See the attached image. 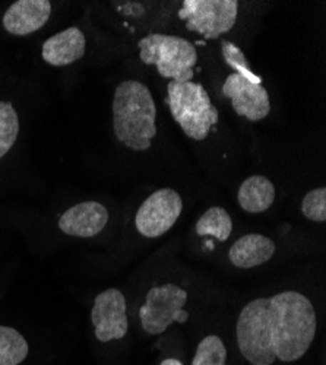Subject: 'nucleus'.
I'll use <instances>...</instances> for the list:
<instances>
[{"label": "nucleus", "instance_id": "obj_1", "mask_svg": "<svg viewBox=\"0 0 326 365\" xmlns=\"http://www.w3.org/2000/svg\"><path fill=\"white\" fill-rule=\"evenodd\" d=\"M317 319L310 299L297 291L256 298L235 324L237 345L252 365L299 361L313 344Z\"/></svg>", "mask_w": 326, "mask_h": 365}, {"label": "nucleus", "instance_id": "obj_2", "mask_svg": "<svg viewBox=\"0 0 326 365\" xmlns=\"http://www.w3.org/2000/svg\"><path fill=\"white\" fill-rule=\"evenodd\" d=\"M157 108L151 91L129 79L117 85L113 97V129L118 142L142 152L157 135Z\"/></svg>", "mask_w": 326, "mask_h": 365}, {"label": "nucleus", "instance_id": "obj_3", "mask_svg": "<svg viewBox=\"0 0 326 365\" xmlns=\"http://www.w3.org/2000/svg\"><path fill=\"white\" fill-rule=\"evenodd\" d=\"M167 91L165 103L183 133L193 140H203L218 123V110L213 106L205 88L195 82L171 81Z\"/></svg>", "mask_w": 326, "mask_h": 365}, {"label": "nucleus", "instance_id": "obj_4", "mask_svg": "<svg viewBox=\"0 0 326 365\" xmlns=\"http://www.w3.org/2000/svg\"><path fill=\"white\" fill-rule=\"evenodd\" d=\"M139 57L145 65H156L163 78L192 82L198 51L188 40L175 36L150 34L139 41Z\"/></svg>", "mask_w": 326, "mask_h": 365}, {"label": "nucleus", "instance_id": "obj_5", "mask_svg": "<svg viewBox=\"0 0 326 365\" xmlns=\"http://www.w3.org/2000/svg\"><path fill=\"white\" fill-rule=\"evenodd\" d=\"M239 2L235 0H185L179 18L186 28L206 40L227 34L235 25Z\"/></svg>", "mask_w": 326, "mask_h": 365}, {"label": "nucleus", "instance_id": "obj_6", "mask_svg": "<svg viewBox=\"0 0 326 365\" xmlns=\"http://www.w3.org/2000/svg\"><path fill=\"white\" fill-rule=\"evenodd\" d=\"M188 292L175 284L154 287L146 294V301L139 310L142 329L148 334H160L173 323H185L189 313L183 310Z\"/></svg>", "mask_w": 326, "mask_h": 365}, {"label": "nucleus", "instance_id": "obj_7", "mask_svg": "<svg viewBox=\"0 0 326 365\" xmlns=\"http://www.w3.org/2000/svg\"><path fill=\"white\" fill-rule=\"evenodd\" d=\"M183 209L180 195L173 189H161L148 197L136 212V230L146 238L164 235L179 220Z\"/></svg>", "mask_w": 326, "mask_h": 365}, {"label": "nucleus", "instance_id": "obj_8", "mask_svg": "<svg viewBox=\"0 0 326 365\" xmlns=\"http://www.w3.org/2000/svg\"><path fill=\"white\" fill-rule=\"evenodd\" d=\"M91 320L100 342L123 339L129 329L125 295L116 288L98 294L91 310Z\"/></svg>", "mask_w": 326, "mask_h": 365}, {"label": "nucleus", "instance_id": "obj_9", "mask_svg": "<svg viewBox=\"0 0 326 365\" xmlns=\"http://www.w3.org/2000/svg\"><path fill=\"white\" fill-rule=\"evenodd\" d=\"M223 94L231 100L234 111L249 121H259L271 111L268 91L262 83H253L239 73L227 76Z\"/></svg>", "mask_w": 326, "mask_h": 365}, {"label": "nucleus", "instance_id": "obj_10", "mask_svg": "<svg viewBox=\"0 0 326 365\" xmlns=\"http://www.w3.org/2000/svg\"><path fill=\"white\" fill-rule=\"evenodd\" d=\"M108 222V212L98 202H83L69 207L58 220V228L68 235L91 238Z\"/></svg>", "mask_w": 326, "mask_h": 365}, {"label": "nucleus", "instance_id": "obj_11", "mask_svg": "<svg viewBox=\"0 0 326 365\" xmlns=\"http://www.w3.org/2000/svg\"><path fill=\"white\" fill-rule=\"evenodd\" d=\"M51 15L49 0H18L4 15V28L12 36H29L43 28Z\"/></svg>", "mask_w": 326, "mask_h": 365}, {"label": "nucleus", "instance_id": "obj_12", "mask_svg": "<svg viewBox=\"0 0 326 365\" xmlns=\"http://www.w3.org/2000/svg\"><path fill=\"white\" fill-rule=\"evenodd\" d=\"M85 46L83 33L79 28L71 26L46 40L41 56L44 62L51 66H68L83 57Z\"/></svg>", "mask_w": 326, "mask_h": 365}, {"label": "nucleus", "instance_id": "obj_13", "mask_svg": "<svg viewBox=\"0 0 326 365\" xmlns=\"http://www.w3.org/2000/svg\"><path fill=\"white\" fill-rule=\"evenodd\" d=\"M275 242L260 234H248L237 240L228 252L230 262L240 269H252L271 260Z\"/></svg>", "mask_w": 326, "mask_h": 365}, {"label": "nucleus", "instance_id": "obj_14", "mask_svg": "<svg viewBox=\"0 0 326 365\" xmlns=\"http://www.w3.org/2000/svg\"><path fill=\"white\" fill-rule=\"evenodd\" d=\"M237 199L248 214H262L272 206L275 200V187L270 178L252 175L242 182Z\"/></svg>", "mask_w": 326, "mask_h": 365}, {"label": "nucleus", "instance_id": "obj_15", "mask_svg": "<svg viewBox=\"0 0 326 365\" xmlns=\"http://www.w3.org/2000/svg\"><path fill=\"white\" fill-rule=\"evenodd\" d=\"M233 231V221L224 207L213 206L199 218L196 224V234L200 237H214L220 241L228 240Z\"/></svg>", "mask_w": 326, "mask_h": 365}, {"label": "nucleus", "instance_id": "obj_16", "mask_svg": "<svg viewBox=\"0 0 326 365\" xmlns=\"http://www.w3.org/2000/svg\"><path fill=\"white\" fill-rule=\"evenodd\" d=\"M28 352V344L18 330L0 326V365H19Z\"/></svg>", "mask_w": 326, "mask_h": 365}, {"label": "nucleus", "instance_id": "obj_17", "mask_svg": "<svg viewBox=\"0 0 326 365\" xmlns=\"http://www.w3.org/2000/svg\"><path fill=\"white\" fill-rule=\"evenodd\" d=\"M19 135V118L12 103L0 101V158L5 157Z\"/></svg>", "mask_w": 326, "mask_h": 365}, {"label": "nucleus", "instance_id": "obj_18", "mask_svg": "<svg viewBox=\"0 0 326 365\" xmlns=\"http://www.w3.org/2000/svg\"><path fill=\"white\" fill-rule=\"evenodd\" d=\"M225 361L227 349L224 342L215 334H210L198 345L192 365H225Z\"/></svg>", "mask_w": 326, "mask_h": 365}, {"label": "nucleus", "instance_id": "obj_19", "mask_svg": "<svg viewBox=\"0 0 326 365\" xmlns=\"http://www.w3.org/2000/svg\"><path fill=\"white\" fill-rule=\"evenodd\" d=\"M223 56H224V60L227 62V65L235 71L234 73L242 75L243 78L249 79L253 83H262V79L258 75H255L253 71L250 69L249 62L246 60L243 51L235 44H233L230 41H223Z\"/></svg>", "mask_w": 326, "mask_h": 365}, {"label": "nucleus", "instance_id": "obj_20", "mask_svg": "<svg viewBox=\"0 0 326 365\" xmlns=\"http://www.w3.org/2000/svg\"><path fill=\"white\" fill-rule=\"evenodd\" d=\"M303 215L313 222L326 221V189L317 187L309 192L302 203Z\"/></svg>", "mask_w": 326, "mask_h": 365}, {"label": "nucleus", "instance_id": "obj_21", "mask_svg": "<svg viewBox=\"0 0 326 365\" xmlns=\"http://www.w3.org/2000/svg\"><path fill=\"white\" fill-rule=\"evenodd\" d=\"M161 365H183V364H182V361L175 359V358H167L161 362Z\"/></svg>", "mask_w": 326, "mask_h": 365}]
</instances>
